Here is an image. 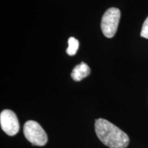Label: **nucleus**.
I'll use <instances>...</instances> for the list:
<instances>
[{
    "label": "nucleus",
    "instance_id": "obj_1",
    "mask_svg": "<svg viewBox=\"0 0 148 148\" xmlns=\"http://www.w3.org/2000/svg\"><path fill=\"white\" fill-rule=\"evenodd\" d=\"M95 130L100 141L110 148H125L130 142L129 136L121 129L104 119L95 120Z\"/></svg>",
    "mask_w": 148,
    "mask_h": 148
},
{
    "label": "nucleus",
    "instance_id": "obj_3",
    "mask_svg": "<svg viewBox=\"0 0 148 148\" xmlns=\"http://www.w3.org/2000/svg\"><path fill=\"white\" fill-rule=\"evenodd\" d=\"M120 17L121 12L116 8H109L103 14L101 18V29L107 38H112L116 34Z\"/></svg>",
    "mask_w": 148,
    "mask_h": 148
},
{
    "label": "nucleus",
    "instance_id": "obj_6",
    "mask_svg": "<svg viewBox=\"0 0 148 148\" xmlns=\"http://www.w3.org/2000/svg\"><path fill=\"white\" fill-rule=\"evenodd\" d=\"M69 47L66 49V53L69 56H74L76 53L79 47V42L74 37H70L68 40Z\"/></svg>",
    "mask_w": 148,
    "mask_h": 148
},
{
    "label": "nucleus",
    "instance_id": "obj_2",
    "mask_svg": "<svg viewBox=\"0 0 148 148\" xmlns=\"http://www.w3.org/2000/svg\"><path fill=\"white\" fill-rule=\"evenodd\" d=\"M23 134L33 145L43 146L47 142V135L39 123L29 120L24 124Z\"/></svg>",
    "mask_w": 148,
    "mask_h": 148
},
{
    "label": "nucleus",
    "instance_id": "obj_7",
    "mask_svg": "<svg viewBox=\"0 0 148 148\" xmlns=\"http://www.w3.org/2000/svg\"><path fill=\"white\" fill-rule=\"evenodd\" d=\"M140 36L148 39V16L143 24L141 32H140Z\"/></svg>",
    "mask_w": 148,
    "mask_h": 148
},
{
    "label": "nucleus",
    "instance_id": "obj_5",
    "mask_svg": "<svg viewBox=\"0 0 148 148\" xmlns=\"http://www.w3.org/2000/svg\"><path fill=\"white\" fill-rule=\"evenodd\" d=\"M90 73V67L85 62H81L73 68L71 76L75 81H80Z\"/></svg>",
    "mask_w": 148,
    "mask_h": 148
},
{
    "label": "nucleus",
    "instance_id": "obj_4",
    "mask_svg": "<svg viewBox=\"0 0 148 148\" xmlns=\"http://www.w3.org/2000/svg\"><path fill=\"white\" fill-rule=\"evenodd\" d=\"M0 123L3 131L8 136H14L19 130V123L17 116L10 110H3L0 114Z\"/></svg>",
    "mask_w": 148,
    "mask_h": 148
}]
</instances>
